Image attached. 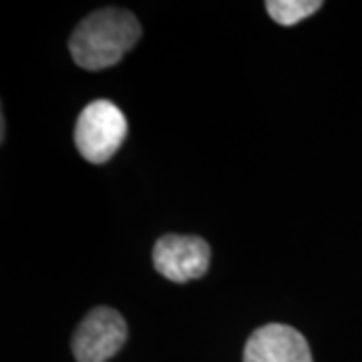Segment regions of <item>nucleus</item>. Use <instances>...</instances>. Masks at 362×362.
Wrapping results in <instances>:
<instances>
[{
	"label": "nucleus",
	"mask_w": 362,
	"mask_h": 362,
	"mask_svg": "<svg viewBox=\"0 0 362 362\" xmlns=\"http://www.w3.org/2000/svg\"><path fill=\"white\" fill-rule=\"evenodd\" d=\"M127 340V324L113 308L99 306L78 324L71 349L77 362H107L123 349Z\"/></svg>",
	"instance_id": "nucleus-3"
},
{
	"label": "nucleus",
	"mask_w": 362,
	"mask_h": 362,
	"mask_svg": "<svg viewBox=\"0 0 362 362\" xmlns=\"http://www.w3.org/2000/svg\"><path fill=\"white\" fill-rule=\"evenodd\" d=\"M266 8L278 25L292 26L312 16L318 8H322V2L320 0H268Z\"/></svg>",
	"instance_id": "nucleus-6"
},
{
	"label": "nucleus",
	"mask_w": 362,
	"mask_h": 362,
	"mask_svg": "<svg viewBox=\"0 0 362 362\" xmlns=\"http://www.w3.org/2000/svg\"><path fill=\"white\" fill-rule=\"evenodd\" d=\"M244 362H312V354L306 338L292 326L268 324L247 338Z\"/></svg>",
	"instance_id": "nucleus-5"
},
{
	"label": "nucleus",
	"mask_w": 362,
	"mask_h": 362,
	"mask_svg": "<svg viewBox=\"0 0 362 362\" xmlns=\"http://www.w3.org/2000/svg\"><path fill=\"white\" fill-rule=\"evenodd\" d=\"M127 135L123 111L111 101H93L77 119L75 145L90 163H105L115 156Z\"/></svg>",
	"instance_id": "nucleus-2"
},
{
	"label": "nucleus",
	"mask_w": 362,
	"mask_h": 362,
	"mask_svg": "<svg viewBox=\"0 0 362 362\" xmlns=\"http://www.w3.org/2000/svg\"><path fill=\"white\" fill-rule=\"evenodd\" d=\"M209 246L195 235L168 233L153 247V266L169 282L185 284L202 278L209 266Z\"/></svg>",
	"instance_id": "nucleus-4"
},
{
	"label": "nucleus",
	"mask_w": 362,
	"mask_h": 362,
	"mask_svg": "<svg viewBox=\"0 0 362 362\" xmlns=\"http://www.w3.org/2000/svg\"><path fill=\"white\" fill-rule=\"evenodd\" d=\"M141 37L137 18L123 8H103L89 14L75 28L69 49L75 63L87 71H101L119 63Z\"/></svg>",
	"instance_id": "nucleus-1"
}]
</instances>
